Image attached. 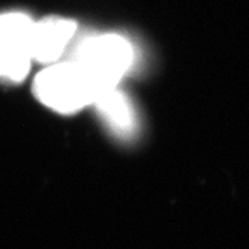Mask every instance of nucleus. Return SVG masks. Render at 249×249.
<instances>
[{"mask_svg": "<svg viewBox=\"0 0 249 249\" xmlns=\"http://www.w3.org/2000/svg\"><path fill=\"white\" fill-rule=\"evenodd\" d=\"M71 60L84 71L101 95L116 89L129 71L134 63V48L120 35H90L77 44Z\"/></svg>", "mask_w": 249, "mask_h": 249, "instance_id": "f257e3e1", "label": "nucleus"}, {"mask_svg": "<svg viewBox=\"0 0 249 249\" xmlns=\"http://www.w3.org/2000/svg\"><path fill=\"white\" fill-rule=\"evenodd\" d=\"M33 93L45 107L62 114L93 105L99 95L84 71L71 59L47 65L33 81Z\"/></svg>", "mask_w": 249, "mask_h": 249, "instance_id": "f03ea898", "label": "nucleus"}, {"mask_svg": "<svg viewBox=\"0 0 249 249\" xmlns=\"http://www.w3.org/2000/svg\"><path fill=\"white\" fill-rule=\"evenodd\" d=\"M33 24L23 12L0 14V80L18 83L29 74Z\"/></svg>", "mask_w": 249, "mask_h": 249, "instance_id": "7ed1b4c3", "label": "nucleus"}, {"mask_svg": "<svg viewBox=\"0 0 249 249\" xmlns=\"http://www.w3.org/2000/svg\"><path fill=\"white\" fill-rule=\"evenodd\" d=\"M77 33V24L72 20L60 17H48L35 21L32 30V57L33 62L53 65L59 62L68 45Z\"/></svg>", "mask_w": 249, "mask_h": 249, "instance_id": "20e7f679", "label": "nucleus"}, {"mask_svg": "<svg viewBox=\"0 0 249 249\" xmlns=\"http://www.w3.org/2000/svg\"><path fill=\"white\" fill-rule=\"evenodd\" d=\"M93 105L98 110L102 122L117 137L122 138L134 137L138 124L137 113L128 96L122 93L117 87L101 93L95 99Z\"/></svg>", "mask_w": 249, "mask_h": 249, "instance_id": "39448f33", "label": "nucleus"}]
</instances>
